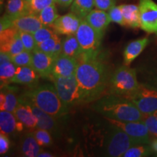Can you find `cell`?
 <instances>
[{
    "mask_svg": "<svg viewBox=\"0 0 157 157\" xmlns=\"http://www.w3.org/2000/svg\"><path fill=\"white\" fill-rule=\"evenodd\" d=\"M77 59L75 76L83 96L84 103L102 97L109 84V67L100 50L83 52Z\"/></svg>",
    "mask_w": 157,
    "mask_h": 157,
    "instance_id": "1",
    "label": "cell"
},
{
    "mask_svg": "<svg viewBox=\"0 0 157 157\" xmlns=\"http://www.w3.org/2000/svg\"><path fill=\"white\" fill-rule=\"evenodd\" d=\"M92 108L105 118L118 121H142L144 117L129 98L113 94L98 98Z\"/></svg>",
    "mask_w": 157,
    "mask_h": 157,
    "instance_id": "2",
    "label": "cell"
},
{
    "mask_svg": "<svg viewBox=\"0 0 157 157\" xmlns=\"http://www.w3.org/2000/svg\"><path fill=\"white\" fill-rule=\"evenodd\" d=\"M19 100L33 104L56 118L66 115L68 111V108L60 99L56 88L52 84L30 87L19 98Z\"/></svg>",
    "mask_w": 157,
    "mask_h": 157,
    "instance_id": "3",
    "label": "cell"
},
{
    "mask_svg": "<svg viewBox=\"0 0 157 157\" xmlns=\"http://www.w3.org/2000/svg\"><path fill=\"white\" fill-rule=\"evenodd\" d=\"M140 85L136 69L123 65L111 74L108 84L109 94L129 98L138 90Z\"/></svg>",
    "mask_w": 157,
    "mask_h": 157,
    "instance_id": "4",
    "label": "cell"
},
{
    "mask_svg": "<svg viewBox=\"0 0 157 157\" xmlns=\"http://www.w3.org/2000/svg\"><path fill=\"white\" fill-rule=\"evenodd\" d=\"M52 80L59 98L68 109L72 105L84 103L75 74L66 77H55Z\"/></svg>",
    "mask_w": 157,
    "mask_h": 157,
    "instance_id": "5",
    "label": "cell"
},
{
    "mask_svg": "<svg viewBox=\"0 0 157 157\" xmlns=\"http://www.w3.org/2000/svg\"><path fill=\"white\" fill-rule=\"evenodd\" d=\"M111 129L108 132L105 142V154L109 156H123L131 147L137 145L122 129L110 124Z\"/></svg>",
    "mask_w": 157,
    "mask_h": 157,
    "instance_id": "6",
    "label": "cell"
},
{
    "mask_svg": "<svg viewBox=\"0 0 157 157\" xmlns=\"http://www.w3.org/2000/svg\"><path fill=\"white\" fill-rule=\"evenodd\" d=\"M129 99L144 115L157 111V88L141 83L140 87Z\"/></svg>",
    "mask_w": 157,
    "mask_h": 157,
    "instance_id": "7",
    "label": "cell"
},
{
    "mask_svg": "<svg viewBox=\"0 0 157 157\" xmlns=\"http://www.w3.org/2000/svg\"><path fill=\"white\" fill-rule=\"evenodd\" d=\"M75 36L83 52H94L99 50L103 35L96 31L83 19Z\"/></svg>",
    "mask_w": 157,
    "mask_h": 157,
    "instance_id": "8",
    "label": "cell"
},
{
    "mask_svg": "<svg viewBox=\"0 0 157 157\" xmlns=\"http://www.w3.org/2000/svg\"><path fill=\"white\" fill-rule=\"evenodd\" d=\"M110 124L114 125L122 129L129 137H132L137 145L150 144L151 134L143 121H124L105 118Z\"/></svg>",
    "mask_w": 157,
    "mask_h": 157,
    "instance_id": "9",
    "label": "cell"
},
{
    "mask_svg": "<svg viewBox=\"0 0 157 157\" xmlns=\"http://www.w3.org/2000/svg\"><path fill=\"white\" fill-rule=\"evenodd\" d=\"M140 28L148 34H157V4L153 0H139Z\"/></svg>",
    "mask_w": 157,
    "mask_h": 157,
    "instance_id": "10",
    "label": "cell"
},
{
    "mask_svg": "<svg viewBox=\"0 0 157 157\" xmlns=\"http://www.w3.org/2000/svg\"><path fill=\"white\" fill-rule=\"evenodd\" d=\"M77 64V59L61 53L55 59L50 78L74 75L76 73Z\"/></svg>",
    "mask_w": 157,
    "mask_h": 157,
    "instance_id": "11",
    "label": "cell"
},
{
    "mask_svg": "<svg viewBox=\"0 0 157 157\" xmlns=\"http://www.w3.org/2000/svg\"><path fill=\"white\" fill-rule=\"evenodd\" d=\"M82 19L73 13L59 16L52 24V29L58 34L75 35Z\"/></svg>",
    "mask_w": 157,
    "mask_h": 157,
    "instance_id": "12",
    "label": "cell"
},
{
    "mask_svg": "<svg viewBox=\"0 0 157 157\" xmlns=\"http://www.w3.org/2000/svg\"><path fill=\"white\" fill-rule=\"evenodd\" d=\"M56 58L36 49L32 52V67L42 78L51 77L52 66Z\"/></svg>",
    "mask_w": 157,
    "mask_h": 157,
    "instance_id": "13",
    "label": "cell"
},
{
    "mask_svg": "<svg viewBox=\"0 0 157 157\" xmlns=\"http://www.w3.org/2000/svg\"><path fill=\"white\" fill-rule=\"evenodd\" d=\"M40 75L32 66H19L11 83L28 85L29 87L36 85Z\"/></svg>",
    "mask_w": 157,
    "mask_h": 157,
    "instance_id": "14",
    "label": "cell"
},
{
    "mask_svg": "<svg viewBox=\"0 0 157 157\" xmlns=\"http://www.w3.org/2000/svg\"><path fill=\"white\" fill-rule=\"evenodd\" d=\"M149 43L148 37L132 41L127 45L123 52L124 65L129 66L141 54Z\"/></svg>",
    "mask_w": 157,
    "mask_h": 157,
    "instance_id": "15",
    "label": "cell"
},
{
    "mask_svg": "<svg viewBox=\"0 0 157 157\" xmlns=\"http://www.w3.org/2000/svg\"><path fill=\"white\" fill-rule=\"evenodd\" d=\"M26 103L30 105L33 112L36 116L37 119V128L46 129V130L49 131L50 133H54V134H56L58 132V124L57 121L56 120V117H52V115L46 113L43 110L39 109V107L36 106V105H33V104L29 103Z\"/></svg>",
    "mask_w": 157,
    "mask_h": 157,
    "instance_id": "16",
    "label": "cell"
},
{
    "mask_svg": "<svg viewBox=\"0 0 157 157\" xmlns=\"http://www.w3.org/2000/svg\"><path fill=\"white\" fill-rule=\"evenodd\" d=\"M15 88L10 84L1 86L0 94V108L1 111H7L14 113L18 105L19 98L15 94Z\"/></svg>",
    "mask_w": 157,
    "mask_h": 157,
    "instance_id": "17",
    "label": "cell"
},
{
    "mask_svg": "<svg viewBox=\"0 0 157 157\" xmlns=\"http://www.w3.org/2000/svg\"><path fill=\"white\" fill-rule=\"evenodd\" d=\"M84 20L96 31L103 35L105 33V29L111 22L109 13L98 9L93 10L86 16Z\"/></svg>",
    "mask_w": 157,
    "mask_h": 157,
    "instance_id": "18",
    "label": "cell"
},
{
    "mask_svg": "<svg viewBox=\"0 0 157 157\" xmlns=\"http://www.w3.org/2000/svg\"><path fill=\"white\" fill-rule=\"evenodd\" d=\"M17 66L12 61L10 56L5 52L0 53V81L1 86L11 84V80L17 71Z\"/></svg>",
    "mask_w": 157,
    "mask_h": 157,
    "instance_id": "19",
    "label": "cell"
},
{
    "mask_svg": "<svg viewBox=\"0 0 157 157\" xmlns=\"http://www.w3.org/2000/svg\"><path fill=\"white\" fill-rule=\"evenodd\" d=\"M14 114L26 128L34 129L37 127V119L29 104L19 100Z\"/></svg>",
    "mask_w": 157,
    "mask_h": 157,
    "instance_id": "20",
    "label": "cell"
},
{
    "mask_svg": "<svg viewBox=\"0 0 157 157\" xmlns=\"http://www.w3.org/2000/svg\"><path fill=\"white\" fill-rule=\"evenodd\" d=\"M13 26L20 31L34 34L36 31L44 26L37 15L29 14L20 17L13 21Z\"/></svg>",
    "mask_w": 157,
    "mask_h": 157,
    "instance_id": "21",
    "label": "cell"
},
{
    "mask_svg": "<svg viewBox=\"0 0 157 157\" xmlns=\"http://www.w3.org/2000/svg\"><path fill=\"white\" fill-rule=\"evenodd\" d=\"M20 151L23 156L28 157L38 156L42 151L40 145L35 138L33 132H28L23 135L20 143Z\"/></svg>",
    "mask_w": 157,
    "mask_h": 157,
    "instance_id": "22",
    "label": "cell"
},
{
    "mask_svg": "<svg viewBox=\"0 0 157 157\" xmlns=\"http://www.w3.org/2000/svg\"><path fill=\"white\" fill-rule=\"evenodd\" d=\"M30 14L29 3L26 0H8L5 14L13 20Z\"/></svg>",
    "mask_w": 157,
    "mask_h": 157,
    "instance_id": "23",
    "label": "cell"
},
{
    "mask_svg": "<svg viewBox=\"0 0 157 157\" xmlns=\"http://www.w3.org/2000/svg\"><path fill=\"white\" fill-rule=\"evenodd\" d=\"M141 83H144L157 88V60L143 65L139 68Z\"/></svg>",
    "mask_w": 157,
    "mask_h": 157,
    "instance_id": "24",
    "label": "cell"
},
{
    "mask_svg": "<svg viewBox=\"0 0 157 157\" xmlns=\"http://www.w3.org/2000/svg\"><path fill=\"white\" fill-rule=\"evenodd\" d=\"M120 8L124 19L125 26L132 29L140 27L139 7L135 5H121Z\"/></svg>",
    "mask_w": 157,
    "mask_h": 157,
    "instance_id": "25",
    "label": "cell"
},
{
    "mask_svg": "<svg viewBox=\"0 0 157 157\" xmlns=\"http://www.w3.org/2000/svg\"><path fill=\"white\" fill-rule=\"evenodd\" d=\"M19 120L13 113L7 111L0 112V129L1 133L7 135L17 132V124Z\"/></svg>",
    "mask_w": 157,
    "mask_h": 157,
    "instance_id": "26",
    "label": "cell"
},
{
    "mask_svg": "<svg viewBox=\"0 0 157 157\" xmlns=\"http://www.w3.org/2000/svg\"><path fill=\"white\" fill-rule=\"evenodd\" d=\"M62 53L66 56L78 58L83 53V51L75 35H68L62 42Z\"/></svg>",
    "mask_w": 157,
    "mask_h": 157,
    "instance_id": "27",
    "label": "cell"
},
{
    "mask_svg": "<svg viewBox=\"0 0 157 157\" xmlns=\"http://www.w3.org/2000/svg\"><path fill=\"white\" fill-rule=\"evenodd\" d=\"M94 7L95 0H74L71 7V12L83 20Z\"/></svg>",
    "mask_w": 157,
    "mask_h": 157,
    "instance_id": "28",
    "label": "cell"
},
{
    "mask_svg": "<svg viewBox=\"0 0 157 157\" xmlns=\"http://www.w3.org/2000/svg\"><path fill=\"white\" fill-rule=\"evenodd\" d=\"M19 31L13 26L2 31H0V50L1 52L7 54L10 47L17 34Z\"/></svg>",
    "mask_w": 157,
    "mask_h": 157,
    "instance_id": "29",
    "label": "cell"
},
{
    "mask_svg": "<svg viewBox=\"0 0 157 157\" xmlns=\"http://www.w3.org/2000/svg\"><path fill=\"white\" fill-rule=\"evenodd\" d=\"M38 16L44 26H52L57 18L60 16L56 7V3L52 4L39 13Z\"/></svg>",
    "mask_w": 157,
    "mask_h": 157,
    "instance_id": "30",
    "label": "cell"
},
{
    "mask_svg": "<svg viewBox=\"0 0 157 157\" xmlns=\"http://www.w3.org/2000/svg\"><path fill=\"white\" fill-rule=\"evenodd\" d=\"M153 151L150 144L136 145L129 148L124 154V157H144L150 156Z\"/></svg>",
    "mask_w": 157,
    "mask_h": 157,
    "instance_id": "31",
    "label": "cell"
},
{
    "mask_svg": "<svg viewBox=\"0 0 157 157\" xmlns=\"http://www.w3.org/2000/svg\"><path fill=\"white\" fill-rule=\"evenodd\" d=\"M12 61L15 66H32V52L23 50L19 54L10 57Z\"/></svg>",
    "mask_w": 157,
    "mask_h": 157,
    "instance_id": "32",
    "label": "cell"
},
{
    "mask_svg": "<svg viewBox=\"0 0 157 157\" xmlns=\"http://www.w3.org/2000/svg\"><path fill=\"white\" fill-rule=\"evenodd\" d=\"M33 134L41 147L50 146L52 144V138L50 132L46 129L37 128L33 132Z\"/></svg>",
    "mask_w": 157,
    "mask_h": 157,
    "instance_id": "33",
    "label": "cell"
},
{
    "mask_svg": "<svg viewBox=\"0 0 157 157\" xmlns=\"http://www.w3.org/2000/svg\"><path fill=\"white\" fill-rule=\"evenodd\" d=\"M20 36L24 46L25 50L32 52L37 48V44L35 41L34 34L29 32H24V31H19Z\"/></svg>",
    "mask_w": 157,
    "mask_h": 157,
    "instance_id": "34",
    "label": "cell"
},
{
    "mask_svg": "<svg viewBox=\"0 0 157 157\" xmlns=\"http://www.w3.org/2000/svg\"><path fill=\"white\" fill-rule=\"evenodd\" d=\"M60 38L58 36V34H55L53 36H52L51 38L47 39L44 42H43L40 44L37 45V49L40 50L42 52H46L51 55L53 52V50L56 48L57 43L58 42V41L60 40Z\"/></svg>",
    "mask_w": 157,
    "mask_h": 157,
    "instance_id": "35",
    "label": "cell"
},
{
    "mask_svg": "<svg viewBox=\"0 0 157 157\" xmlns=\"http://www.w3.org/2000/svg\"><path fill=\"white\" fill-rule=\"evenodd\" d=\"M57 33L53 29H50L48 26H42V28L38 29L36 32L34 33V36L36 41V44L38 45L43 42H44L47 39L51 38L53 36Z\"/></svg>",
    "mask_w": 157,
    "mask_h": 157,
    "instance_id": "36",
    "label": "cell"
},
{
    "mask_svg": "<svg viewBox=\"0 0 157 157\" xmlns=\"http://www.w3.org/2000/svg\"><path fill=\"white\" fill-rule=\"evenodd\" d=\"M54 3H56L55 0H31V2L29 3L30 14L38 15L39 13L45 7Z\"/></svg>",
    "mask_w": 157,
    "mask_h": 157,
    "instance_id": "37",
    "label": "cell"
},
{
    "mask_svg": "<svg viewBox=\"0 0 157 157\" xmlns=\"http://www.w3.org/2000/svg\"><path fill=\"white\" fill-rule=\"evenodd\" d=\"M151 135L157 137V117L154 113L146 114L142 120Z\"/></svg>",
    "mask_w": 157,
    "mask_h": 157,
    "instance_id": "38",
    "label": "cell"
},
{
    "mask_svg": "<svg viewBox=\"0 0 157 157\" xmlns=\"http://www.w3.org/2000/svg\"><path fill=\"white\" fill-rule=\"evenodd\" d=\"M109 15L112 22L117 23L118 24L125 26L124 19L120 6H114L111 10H109Z\"/></svg>",
    "mask_w": 157,
    "mask_h": 157,
    "instance_id": "39",
    "label": "cell"
},
{
    "mask_svg": "<svg viewBox=\"0 0 157 157\" xmlns=\"http://www.w3.org/2000/svg\"><path fill=\"white\" fill-rule=\"evenodd\" d=\"M23 50H25L24 46H23L22 40H21L20 34L18 33V34L17 35L14 39V41H13L10 45V47L7 54L10 57H12L15 56V55L19 54L20 52H23Z\"/></svg>",
    "mask_w": 157,
    "mask_h": 157,
    "instance_id": "40",
    "label": "cell"
},
{
    "mask_svg": "<svg viewBox=\"0 0 157 157\" xmlns=\"http://www.w3.org/2000/svg\"><path fill=\"white\" fill-rule=\"evenodd\" d=\"M115 5L116 0H95V7L101 10H109Z\"/></svg>",
    "mask_w": 157,
    "mask_h": 157,
    "instance_id": "41",
    "label": "cell"
},
{
    "mask_svg": "<svg viewBox=\"0 0 157 157\" xmlns=\"http://www.w3.org/2000/svg\"><path fill=\"white\" fill-rule=\"evenodd\" d=\"M10 148V140L7 135L1 133L0 135V154L3 155L8 151Z\"/></svg>",
    "mask_w": 157,
    "mask_h": 157,
    "instance_id": "42",
    "label": "cell"
},
{
    "mask_svg": "<svg viewBox=\"0 0 157 157\" xmlns=\"http://www.w3.org/2000/svg\"><path fill=\"white\" fill-rule=\"evenodd\" d=\"M13 21L10 17L7 16L6 15H4L1 17V21H0V31H2L5 29L13 27Z\"/></svg>",
    "mask_w": 157,
    "mask_h": 157,
    "instance_id": "43",
    "label": "cell"
},
{
    "mask_svg": "<svg viewBox=\"0 0 157 157\" xmlns=\"http://www.w3.org/2000/svg\"><path fill=\"white\" fill-rule=\"evenodd\" d=\"M74 1V0H55V2L62 7H68L73 3Z\"/></svg>",
    "mask_w": 157,
    "mask_h": 157,
    "instance_id": "44",
    "label": "cell"
},
{
    "mask_svg": "<svg viewBox=\"0 0 157 157\" xmlns=\"http://www.w3.org/2000/svg\"><path fill=\"white\" fill-rule=\"evenodd\" d=\"M150 146L151 147L153 152H154L155 154H156L157 156V137L150 143Z\"/></svg>",
    "mask_w": 157,
    "mask_h": 157,
    "instance_id": "45",
    "label": "cell"
},
{
    "mask_svg": "<svg viewBox=\"0 0 157 157\" xmlns=\"http://www.w3.org/2000/svg\"><path fill=\"white\" fill-rule=\"evenodd\" d=\"M39 157H52L53 156L52 154L48 152H42L41 151L38 155Z\"/></svg>",
    "mask_w": 157,
    "mask_h": 157,
    "instance_id": "46",
    "label": "cell"
},
{
    "mask_svg": "<svg viewBox=\"0 0 157 157\" xmlns=\"http://www.w3.org/2000/svg\"><path fill=\"white\" fill-rule=\"evenodd\" d=\"M154 114L156 115V117H157V111H155V112H154Z\"/></svg>",
    "mask_w": 157,
    "mask_h": 157,
    "instance_id": "47",
    "label": "cell"
},
{
    "mask_svg": "<svg viewBox=\"0 0 157 157\" xmlns=\"http://www.w3.org/2000/svg\"><path fill=\"white\" fill-rule=\"evenodd\" d=\"M26 1H27V2H29V3H30V2H31V0H26Z\"/></svg>",
    "mask_w": 157,
    "mask_h": 157,
    "instance_id": "48",
    "label": "cell"
}]
</instances>
